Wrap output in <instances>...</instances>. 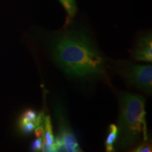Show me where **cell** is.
I'll use <instances>...</instances> for the list:
<instances>
[{"instance_id": "cell-1", "label": "cell", "mask_w": 152, "mask_h": 152, "mask_svg": "<svg viewBox=\"0 0 152 152\" xmlns=\"http://www.w3.org/2000/svg\"><path fill=\"white\" fill-rule=\"evenodd\" d=\"M49 52L55 64L70 77L88 80L106 76L105 58L86 30L72 18L49 35Z\"/></svg>"}, {"instance_id": "cell-2", "label": "cell", "mask_w": 152, "mask_h": 152, "mask_svg": "<svg viewBox=\"0 0 152 152\" xmlns=\"http://www.w3.org/2000/svg\"><path fill=\"white\" fill-rule=\"evenodd\" d=\"M119 115L118 127V147L124 149L130 147L143 135L148 140L146 122L145 100L143 96L130 92L118 94Z\"/></svg>"}, {"instance_id": "cell-3", "label": "cell", "mask_w": 152, "mask_h": 152, "mask_svg": "<svg viewBox=\"0 0 152 152\" xmlns=\"http://www.w3.org/2000/svg\"><path fill=\"white\" fill-rule=\"evenodd\" d=\"M115 71L128 85L139 89L147 94H151L152 66L151 65H137L125 60L113 61Z\"/></svg>"}, {"instance_id": "cell-4", "label": "cell", "mask_w": 152, "mask_h": 152, "mask_svg": "<svg viewBox=\"0 0 152 152\" xmlns=\"http://www.w3.org/2000/svg\"><path fill=\"white\" fill-rule=\"evenodd\" d=\"M54 116L58 125V135L56 140L64 144L66 151L80 152L82 151L75 134L71 130L67 115L64 106L58 102L54 104Z\"/></svg>"}, {"instance_id": "cell-5", "label": "cell", "mask_w": 152, "mask_h": 152, "mask_svg": "<svg viewBox=\"0 0 152 152\" xmlns=\"http://www.w3.org/2000/svg\"><path fill=\"white\" fill-rule=\"evenodd\" d=\"M137 61H152V37L151 33H142L137 37L134 46L130 52Z\"/></svg>"}, {"instance_id": "cell-6", "label": "cell", "mask_w": 152, "mask_h": 152, "mask_svg": "<svg viewBox=\"0 0 152 152\" xmlns=\"http://www.w3.org/2000/svg\"><path fill=\"white\" fill-rule=\"evenodd\" d=\"M44 119V111L37 113L33 109L26 110L20 117L19 128L23 134H30L35 130L36 127L43 125Z\"/></svg>"}, {"instance_id": "cell-7", "label": "cell", "mask_w": 152, "mask_h": 152, "mask_svg": "<svg viewBox=\"0 0 152 152\" xmlns=\"http://www.w3.org/2000/svg\"><path fill=\"white\" fill-rule=\"evenodd\" d=\"M44 125V136H43V144L42 151L53 152L56 151L54 145V137L53 134L52 125L51 123V118L49 115L45 116L43 122Z\"/></svg>"}, {"instance_id": "cell-8", "label": "cell", "mask_w": 152, "mask_h": 152, "mask_svg": "<svg viewBox=\"0 0 152 152\" xmlns=\"http://www.w3.org/2000/svg\"><path fill=\"white\" fill-rule=\"evenodd\" d=\"M118 127L115 124H111L108 128L107 134L105 141V149L107 152L115 151L114 144L117 141Z\"/></svg>"}, {"instance_id": "cell-9", "label": "cell", "mask_w": 152, "mask_h": 152, "mask_svg": "<svg viewBox=\"0 0 152 152\" xmlns=\"http://www.w3.org/2000/svg\"><path fill=\"white\" fill-rule=\"evenodd\" d=\"M69 18H73L77 11L75 0H58Z\"/></svg>"}, {"instance_id": "cell-10", "label": "cell", "mask_w": 152, "mask_h": 152, "mask_svg": "<svg viewBox=\"0 0 152 152\" xmlns=\"http://www.w3.org/2000/svg\"><path fill=\"white\" fill-rule=\"evenodd\" d=\"M151 143L149 142V140H143L140 145L133 149L132 151L134 152H151Z\"/></svg>"}, {"instance_id": "cell-11", "label": "cell", "mask_w": 152, "mask_h": 152, "mask_svg": "<svg viewBox=\"0 0 152 152\" xmlns=\"http://www.w3.org/2000/svg\"><path fill=\"white\" fill-rule=\"evenodd\" d=\"M43 137H37L33 140L30 146V149L33 151H40L42 149Z\"/></svg>"}]
</instances>
